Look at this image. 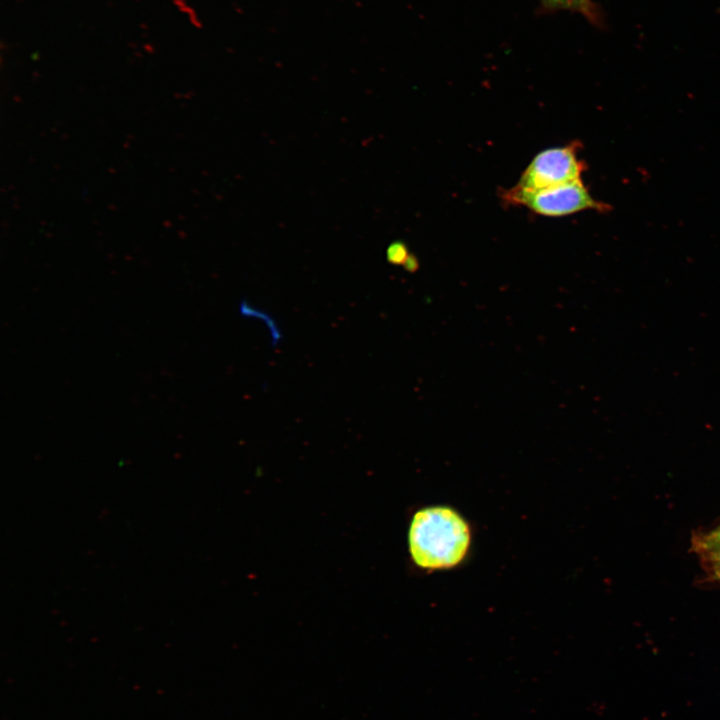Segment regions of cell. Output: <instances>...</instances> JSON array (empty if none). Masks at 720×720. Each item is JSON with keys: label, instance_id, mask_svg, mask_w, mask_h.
<instances>
[{"label": "cell", "instance_id": "cell-1", "mask_svg": "<svg viewBox=\"0 0 720 720\" xmlns=\"http://www.w3.org/2000/svg\"><path fill=\"white\" fill-rule=\"evenodd\" d=\"M409 551L413 562L427 570L459 565L471 545V529L463 516L445 505L418 510L410 523Z\"/></svg>", "mask_w": 720, "mask_h": 720}, {"label": "cell", "instance_id": "cell-2", "mask_svg": "<svg viewBox=\"0 0 720 720\" xmlns=\"http://www.w3.org/2000/svg\"><path fill=\"white\" fill-rule=\"evenodd\" d=\"M509 205L524 206L537 215L562 217L581 211H608L609 205L595 199L582 179L538 190H522L515 186L500 192Z\"/></svg>", "mask_w": 720, "mask_h": 720}, {"label": "cell", "instance_id": "cell-3", "mask_svg": "<svg viewBox=\"0 0 720 720\" xmlns=\"http://www.w3.org/2000/svg\"><path fill=\"white\" fill-rule=\"evenodd\" d=\"M581 143L551 147L537 153L521 173L516 188L538 190L581 179L586 169L579 158Z\"/></svg>", "mask_w": 720, "mask_h": 720}, {"label": "cell", "instance_id": "cell-4", "mask_svg": "<svg viewBox=\"0 0 720 720\" xmlns=\"http://www.w3.org/2000/svg\"><path fill=\"white\" fill-rule=\"evenodd\" d=\"M541 2L548 9L577 12L595 25L602 22L600 9L592 0H541Z\"/></svg>", "mask_w": 720, "mask_h": 720}, {"label": "cell", "instance_id": "cell-5", "mask_svg": "<svg viewBox=\"0 0 720 720\" xmlns=\"http://www.w3.org/2000/svg\"><path fill=\"white\" fill-rule=\"evenodd\" d=\"M701 547L702 552H705L706 557L718 574L720 572V528L703 539Z\"/></svg>", "mask_w": 720, "mask_h": 720}, {"label": "cell", "instance_id": "cell-6", "mask_svg": "<svg viewBox=\"0 0 720 720\" xmlns=\"http://www.w3.org/2000/svg\"><path fill=\"white\" fill-rule=\"evenodd\" d=\"M408 251L406 246L401 242H395L391 244L387 250V259L390 263L399 265L404 264L408 258Z\"/></svg>", "mask_w": 720, "mask_h": 720}, {"label": "cell", "instance_id": "cell-7", "mask_svg": "<svg viewBox=\"0 0 720 720\" xmlns=\"http://www.w3.org/2000/svg\"><path fill=\"white\" fill-rule=\"evenodd\" d=\"M417 260L413 256H408L405 263L403 264L408 271H415L417 269Z\"/></svg>", "mask_w": 720, "mask_h": 720}, {"label": "cell", "instance_id": "cell-8", "mask_svg": "<svg viewBox=\"0 0 720 720\" xmlns=\"http://www.w3.org/2000/svg\"><path fill=\"white\" fill-rule=\"evenodd\" d=\"M718 575L720 576V572L718 573Z\"/></svg>", "mask_w": 720, "mask_h": 720}]
</instances>
